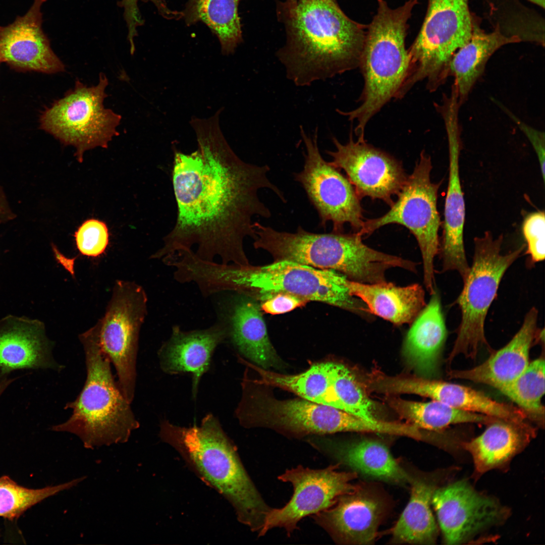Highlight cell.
I'll return each instance as SVG.
<instances>
[{"instance_id":"cell-1","label":"cell","mask_w":545,"mask_h":545,"mask_svg":"<svg viewBox=\"0 0 545 545\" xmlns=\"http://www.w3.org/2000/svg\"><path fill=\"white\" fill-rule=\"evenodd\" d=\"M221 112L207 119L192 117L197 149L174 150L173 184L177 216L161 247L150 258L161 260L192 251L199 258L248 265L244 242L255 238L254 216L269 218L258 191L269 189L283 202V193L267 177V165L243 161L231 148L220 126Z\"/></svg>"},{"instance_id":"cell-2","label":"cell","mask_w":545,"mask_h":545,"mask_svg":"<svg viewBox=\"0 0 545 545\" xmlns=\"http://www.w3.org/2000/svg\"><path fill=\"white\" fill-rule=\"evenodd\" d=\"M277 14L287 34L278 56L295 85L307 86L359 67L366 34L336 0L279 2Z\"/></svg>"},{"instance_id":"cell-3","label":"cell","mask_w":545,"mask_h":545,"mask_svg":"<svg viewBox=\"0 0 545 545\" xmlns=\"http://www.w3.org/2000/svg\"><path fill=\"white\" fill-rule=\"evenodd\" d=\"M203 479L224 496L239 522L258 533L269 507L245 470L236 448L212 416L200 426L181 427L165 422L160 432Z\"/></svg>"},{"instance_id":"cell-4","label":"cell","mask_w":545,"mask_h":545,"mask_svg":"<svg viewBox=\"0 0 545 545\" xmlns=\"http://www.w3.org/2000/svg\"><path fill=\"white\" fill-rule=\"evenodd\" d=\"M209 291L231 292L250 296L259 302L279 293H288L362 315L369 314L366 305L353 296L349 280L337 271L289 260L262 266L213 262L206 274Z\"/></svg>"},{"instance_id":"cell-5","label":"cell","mask_w":545,"mask_h":545,"mask_svg":"<svg viewBox=\"0 0 545 545\" xmlns=\"http://www.w3.org/2000/svg\"><path fill=\"white\" fill-rule=\"evenodd\" d=\"M85 358L86 378L77 397L67 403L66 421L51 428L77 435L86 449L125 443L139 423L130 403L115 382L111 361L87 331L79 336Z\"/></svg>"},{"instance_id":"cell-6","label":"cell","mask_w":545,"mask_h":545,"mask_svg":"<svg viewBox=\"0 0 545 545\" xmlns=\"http://www.w3.org/2000/svg\"><path fill=\"white\" fill-rule=\"evenodd\" d=\"M417 1L408 0L392 9L384 0H377V11L366 34L359 65L364 81L360 104L348 112L338 111L356 121L357 139H364L369 120L391 99L396 98L407 77L410 59L405 37L408 20Z\"/></svg>"},{"instance_id":"cell-7","label":"cell","mask_w":545,"mask_h":545,"mask_svg":"<svg viewBox=\"0 0 545 545\" xmlns=\"http://www.w3.org/2000/svg\"><path fill=\"white\" fill-rule=\"evenodd\" d=\"M254 225V247L268 252L274 261L289 260L331 269L357 282L366 280L375 269L376 251L364 244L357 233H314L300 226L296 232L289 233L258 222Z\"/></svg>"},{"instance_id":"cell-8","label":"cell","mask_w":545,"mask_h":545,"mask_svg":"<svg viewBox=\"0 0 545 545\" xmlns=\"http://www.w3.org/2000/svg\"><path fill=\"white\" fill-rule=\"evenodd\" d=\"M503 241L502 234L495 238L489 231L474 239L472 263L456 302L461 310V320L448 358L450 362L459 355L474 359L483 346L491 349L484 333L487 312L505 272L525 247L522 244L503 254Z\"/></svg>"},{"instance_id":"cell-9","label":"cell","mask_w":545,"mask_h":545,"mask_svg":"<svg viewBox=\"0 0 545 545\" xmlns=\"http://www.w3.org/2000/svg\"><path fill=\"white\" fill-rule=\"evenodd\" d=\"M473 21L469 0H428L421 30L408 50L410 60L402 87L404 93L423 80L430 91L445 83L453 56L471 36Z\"/></svg>"},{"instance_id":"cell-10","label":"cell","mask_w":545,"mask_h":545,"mask_svg":"<svg viewBox=\"0 0 545 545\" xmlns=\"http://www.w3.org/2000/svg\"><path fill=\"white\" fill-rule=\"evenodd\" d=\"M107 78L100 73L97 85L88 87L76 80L74 88L55 101L42 114L40 128L65 145L76 149L78 161L84 153L96 147L106 148L119 134L122 117L104 107Z\"/></svg>"},{"instance_id":"cell-11","label":"cell","mask_w":545,"mask_h":545,"mask_svg":"<svg viewBox=\"0 0 545 545\" xmlns=\"http://www.w3.org/2000/svg\"><path fill=\"white\" fill-rule=\"evenodd\" d=\"M432 168L430 157L423 150L390 210L378 218L364 221L362 229L357 233L361 236L369 235L393 224L408 229L416 238L421 251L424 283L430 295L435 291L433 263L439 252V230L441 225L437 208L441 183L431 182Z\"/></svg>"},{"instance_id":"cell-12","label":"cell","mask_w":545,"mask_h":545,"mask_svg":"<svg viewBox=\"0 0 545 545\" xmlns=\"http://www.w3.org/2000/svg\"><path fill=\"white\" fill-rule=\"evenodd\" d=\"M147 302L141 285L117 280L104 314L87 330L114 365L118 385L130 403L134 397L139 333L147 314Z\"/></svg>"},{"instance_id":"cell-13","label":"cell","mask_w":545,"mask_h":545,"mask_svg":"<svg viewBox=\"0 0 545 545\" xmlns=\"http://www.w3.org/2000/svg\"><path fill=\"white\" fill-rule=\"evenodd\" d=\"M301 135L306 148L301 171L294 174L316 210L319 226L333 223L334 232H342L348 223L358 233L364 220L360 197L348 178L322 157L317 144V131L311 137L303 129Z\"/></svg>"},{"instance_id":"cell-14","label":"cell","mask_w":545,"mask_h":545,"mask_svg":"<svg viewBox=\"0 0 545 545\" xmlns=\"http://www.w3.org/2000/svg\"><path fill=\"white\" fill-rule=\"evenodd\" d=\"M339 466L313 469L298 465L279 475L280 480L292 484L293 495L282 508L270 509L258 536L276 527L284 528L290 536L302 518L331 507L340 497L355 491L359 486L352 482L356 473L340 471Z\"/></svg>"},{"instance_id":"cell-15","label":"cell","mask_w":545,"mask_h":545,"mask_svg":"<svg viewBox=\"0 0 545 545\" xmlns=\"http://www.w3.org/2000/svg\"><path fill=\"white\" fill-rule=\"evenodd\" d=\"M333 142L336 150L326 151L333 159L329 162L345 171L360 198L380 199L391 206L408 177L401 162L365 140L354 141L352 131L346 144L335 137Z\"/></svg>"},{"instance_id":"cell-16","label":"cell","mask_w":545,"mask_h":545,"mask_svg":"<svg viewBox=\"0 0 545 545\" xmlns=\"http://www.w3.org/2000/svg\"><path fill=\"white\" fill-rule=\"evenodd\" d=\"M431 504L444 541L448 544L468 540L484 529L504 521L509 513L496 499L476 492L464 480L438 487Z\"/></svg>"},{"instance_id":"cell-17","label":"cell","mask_w":545,"mask_h":545,"mask_svg":"<svg viewBox=\"0 0 545 545\" xmlns=\"http://www.w3.org/2000/svg\"><path fill=\"white\" fill-rule=\"evenodd\" d=\"M253 401V412L260 422L295 436L359 432L364 426L356 415L303 399L282 401L257 395Z\"/></svg>"},{"instance_id":"cell-18","label":"cell","mask_w":545,"mask_h":545,"mask_svg":"<svg viewBox=\"0 0 545 545\" xmlns=\"http://www.w3.org/2000/svg\"><path fill=\"white\" fill-rule=\"evenodd\" d=\"M213 296L217 298V320L226 327L227 339L262 368L279 367L281 360L269 339L259 302L235 292H223Z\"/></svg>"},{"instance_id":"cell-19","label":"cell","mask_w":545,"mask_h":545,"mask_svg":"<svg viewBox=\"0 0 545 545\" xmlns=\"http://www.w3.org/2000/svg\"><path fill=\"white\" fill-rule=\"evenodd\" d=\"M458 113L449 110L443 115L448 140L449 181L444 205V221L439 253L443 271H457L463 280L470 269L464 243L465 203L459 174L461 140Z\"/></svg>"},{"instance_id":"cell-20","label":"cell","mask_w":545,"mask_h":545,"mask_svg":"<svg viewBox=\"0 0 545 545\" xmlns=\"http://www.w3.org/2000/svg\"><path fill=\"white\" fill-rule=\"evenodd\" d=\"M46 1L34 0L25 15L7 26H0V59L12 68L46 74L65 70L42 30L41 7Z\"/></svg>"},{"instance_id":"cell-21","label":"cell","mask_w":545,"mask_h":545,"mask_svg":"<svg viewBox=\"0 0 545 545\" xmlns=\"http://www.w3.org/2000/svg\"><path fill=\"white\" fill-rule=\"evenodd\" d=\"M385 509L377 495L359 486L312 518L338 543L368 544L375 541Z\"/></svg>"},{"instance_id":"cell-22","label":"cell","mask_w":545,"mask_h":545,"mask_svg":"<svg viewBox=\"0 0 545 545\" xmlns=\"http://www.w3.org/2000/svg\"><path fill=\"white\" fill-rule=\"evenodd\" d=\"M379 387L382 392L416 394L455 409L500 420L522 422L527 419L518 407L498 402L481 392L456 384L422 378L384 377L380 379Z\"/></svg>"},{"instance_id":"cell-23","label":"cell","mask_w":545,"mask_h":545,"mask_svg":"<svg viewBox=\"0 0 545 545\" xmlns=\"http://www.w3.org/2000/svg\"><path fill=\"white\" fill-rule=\"evenodd\" d=\"M52 343L37 319L8 316L0 321V378L18 369L61 371L52 354Z\"/></svg>"},{"instance_id":"cell-24","label":"cell","mask_w":545,"mask_h":545,"mask_svg":"<svg viewBox=\"0 0 545 545\" xmlns=\"http://www.w3.org/2000/svg\"><path fill=\"white\" fill-rule=\"evenodd\" d=\"M538 311L531 308L525 316L522 326L510 341L481 364L469 369L452 370L451 378L470 380L493 387L498 390L518 377L528 365L529 351L539 340Z\"/></svg>"},{"instance_id":"cell-25","label":"cell","mask_w":545,"mask_h":545,"mask_svg":"<svg viewBox=\"0 0 545 545\" xmlns=\"http://www.w3.org/2000/svg\"><path fill=\"white\" fill-rule=\"evenodd\" d=\"M227 337L226 327L217 320L203 329L185 331L174 325L159 351L161 367L169 373L191 372L195 392L200 377L209 368L214 349Z\"/></svg>"},{"instance_id":"cell-26","label":"cell","mask_w":545,"mask_h":545,"mask_svg":"<svg viewBox=\"0 0 545 545\" xmlns=\"http://www.w3.org/2000/svg\"><path fill=\"white\" fill-rule=\"evenodd\" d=\"M310 443L339 465L346 466L356 473L394 483L410 481L411 476L397 462L388 448L380 442L369 439L345 442L316 438L310 440Z\"/></svg>"},{"instance_id":"cell-27","label":"cell","mask_w":545,"mask_h":545,"mask_svg":"<svg viewBox=\"0 0 545 545\" xmlns=\"http://www.w3.org/2000/svg\"><path fill=\"white\" fill-rule=\"evenodd\" d=\"M412 322L404 341L403 355L418 374L426 378L434 375L447 331L441 299L435 291Z\"/></svg>"},{"instance_id":"cell-28","label":"cell","mask_w":545,"mask_h":545,"mask_svg":"<svg viewBox=\"0 0 545 545\" xmlns=\"http://www.w3.org/2000/svg\"><path fill=\"white\" fill-rule=\"evenodd\" d=\"M487 425L480 435L461 444L462 448L471 455L479 475L507 464L536 435V429L526 421L499 419Z\"/></svg>"},{"instance_id":"cell-29","label":"cell","mask_w":545,"mask_h":545,"mask_svg":"<svg viewBox=\"0 0 545 545\" xmlns=\"http://www.w3.org/2000/svg\"><path fill=\"white\" fill-rule=\"evenodd\" d=\"M351 294L360 299L370 313L396 325L411 323L426 305L418 284L399 287L387 282L365 284L349 281Z\"/></svg>"},{"instance_id":"cell-30","label":"cell","mask_w":545,"mask_h":545,"mask_svg":"<svg viewBox=\"0 0 545 545\" xmlns=\"http://www.w3.org/2000/svg\"><path fill=\"white\" fill-rule=\"evenodd\" d=\"M521 41L516 35L505 34L499 25L493 31L486 32L474 20L470 39L456 52L450 63L449 76L454 77L460 105L484 72L491 56L503 46Z\"/></svg>"},{"instance_id":"cell-31","label":"cell","mask_w":545,"mask_h":545,"mask_svg":"<svg viewBox=\"0 0 545 545\" xmlns=\"http://www.w3.org/2000/svg\"><path fill=\"white\" fill-rule=\"evenodd\" d=\"M409 501L392 530L395 543L432 544L435 543L438 526L432 513V497L438 487L432 477H412Z\"/></svg>"},{"instance_id":"cell-32","label":"cell","mask_w":545,"mask_h":545,"mask_svg":"<svg viewBox=\"0 0 545 545\" xmlns=\"http://www.w3.org/2000/svg\"><path fill=\"white\" fill-rule=\"evenodd\" d=\"M240 0H189L182 11L187 25L201 22L217 38L222 54L233 53L243 41Z\"/></svg>"},{"instance_id":"cell-33","label":"cell","mask_w":545,"mask_h":545,"mask_svg":"<svg viewBox=\"0 0 545 545\" xmlns=\"http://www.w3.org/2000/svg\"><path fill=\"white\" fill-rule=\"evenodd\" d=\"M332 364V362L315 364L295 375L273 372L257 366L252 367L259 375V379L254 381L256 384L281 388L302 399L343 410L333 387Z\"/></svg>"},{"instance_id":"cell-34","label":"cell","mask_w":545,"mask_h":545,"mask_svg":"<svg viewBox=\"0 0 545 545\" xmlns=\"http://www.w3.org/2000/svg\"><path fill=\"white\" fill-rule=\"evenodd\" d=\"M388 400L396 412L419 428L438 430L453 424H488L499 420L482 414L455 409L436 400L421 403L394 398Z\"/></svg>"},{"instance_id":"cell-35","label":"cell","mask_w":545,"mask_h":545,"mask_svg":"<svg viewBox=\"0 0 545 545\" xmlns=\"http://www.w3.org/2000/svg\"><path fill=\"white\" fill-rule=\"evenodd\" d=\"M544 358L540 357L529 363L515 379L499 391L517 404L527 419L543 428L544 407L541 399L544 394Z\"/></svg>"},{"instance_id":"cell-36","label":"cell","mask_w":545,"mask_h":545,"mask_svg":"<svg viewBox=\"0 0 545 545\" xmlns=\"http://www.w3.org/2000/svg\"><path fill=\"white\" fill-rule=\"evenodd\" d=\"M85 478L86 476H82L58 485L34 489L22 486L8 476H2L0 477V517L9 520L16 519L34 505L76 486Z\"/></svg>"},{"instance_id":"cell-37","label":"cell","mask_w":545,"mask_h":545,"mask_svg":"<svg viewBox=\"0 0 545 545\" xmlns=\"http://www.w3.org/2000/svg\"><path fill=\"white\" fill-rule=\"evenodd\" d=\"M332 380L335 394L343 410L364 419L378 420L374 415V405L345 365L332 362Z\"/></svg>"},{"instance_id":"cell-38","label":"cell","mask_w":545,"mask_h":545,"mask_svg":"<svg viewBox=\"0 0 545 545\" xmlns=\"http://www.w3.org/2000/svg\"><path fill=\"white\" fill-rule=\"evenodd\" d=\"M77 248L84 256L96 257L105 251L109 234L106 225L95 219L84 222L75 233Z\"/></svg>"},{"instance_id":"cell-39","label":"cell","mask_w":545,"mask_h":545,"mask_svg":"<svg viewBox=\"0 0 545 545\" xmlns=\"http://www.w3.org/2000/svg\"><path fill=\"white\" fill-rule=\"evenodd\" d=\"M527 244V253L533 262L544 260L545 256V213L538 210L528 214L522 225Z\"/></svg>"},{"instance_id":"cell-40","label":"cell","mask_w":545,"mask_h":545,"mask_svg":"<svg viewBox=\"0 0 545 545\" xmlns=\"http://www.w3.org/2000/svg\"><path fill=\"white\" fill-rule=\"evenodd\" d=\"M493 99L495 103L515 123L525 134L532 146L538 158L543 182L545 180V137L543 132L527 125L514 115L499 101Z\"/></svg>"},{"instance_id":"cell-41","label":"cell","mask_w":545,"mask_h":545,"mask_svg":"<svg viewBox=\"0 0 545 545\" xmlns=\"http://www.w3.org/2000/svg\"><path fill=\"white\" fill-rule=\"evenodd\" d=\"M308 302L297 296L285 293H279L259 302L262 312L272 315L291 311L305 306Z\"/></svg>"},{"instance_id":"cell-42","label":"cell","mask_w":545,"mask_h":545,"mask_svg":"<svg viewBox=\"0 0 545 545\" xmlns=\"http://www.w3.org/2000/svg\"><path fill=\"white\" fill-rule=\"evenodd\" d=\"M16 215L11 209L5 194L0 186V224L13 220Z\"/></svg>"},{"instance_id":"cell-43","label":"cell","mask_w":545,"mask_h":545,"mask_svg":"<svg viewBox=\"0 0 545 545\" xmlns=\"http://www.w3.org/2000/svg\"><path fill=\"white\" fill-rule=\"evenodd\" d=\"M530 2L537 5V6L544 8V0H528Z\"/></svg>"},{"instance_id":"cell-44","label":"cell","mask_w":545,"mask_h":545,"mask_svg":"<svg viewBox=\"0 0 545 545\" xmlns=\"http://www.w3.org/2000/svg\"><path fill=\"white\" fill-rule=\"evenodd\" d=\"M1 62H2V61H1V59H0V63H1Z\"/></svg>"}]
</instances>
